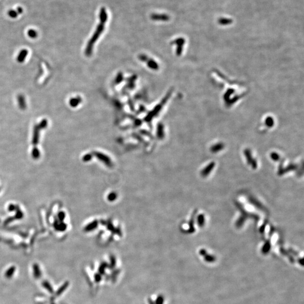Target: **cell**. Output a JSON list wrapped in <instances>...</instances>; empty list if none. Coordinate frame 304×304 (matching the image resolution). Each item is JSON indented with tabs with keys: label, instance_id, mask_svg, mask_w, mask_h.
<instances>
[{
	"label": "cell",
	"instance_id": "1",
	"mask_svg": "<svg viewBox=\"0 0 304 304\" xmlns=\"http://www.w3.org/2000/svg\"><path fill=\"white\" fill-rule=\"evenodd\" d=\"M33 274L34 277L36 279H40L42 275L41 270L40 269V266L36 263L33 265Z\"/></svg>",
	"mask_w": 304,
	"mask_h": 304
},
{
	"label": "cell",
	"instance_id": "2",
	"mask_svg": "<svg viewBox=\"0 0 304 304\" xmlns=\"http://www.w3.org/2000/svg\"><path fill=\"white\" fill-rule=\"evenodd\" d=\"M28 53L27 50H21L18 56V58H17L18 62L19 63H23L26 58Z\"/></svg>",
	"mask_w": 304,
	"mask_h": 304
},
{
	"label": "cell",
	"instance_id": "3",
	"mask_svg": "<svg viewBox=\"0 0 304 304\" xmlns=\"http://www.w3.org/2000/svg\"><path fill=\"white\" fill-rule=\"evenodd\" d=\"M215 163L212 162L209 165L206 167V168H204L201 172V174L203 176H206L208 175V174L212 170L213 167H215Z\"/></svg>",
	"mask_w": 304,
	"mask_h": 304
},
{
	"label": "cell",
	"instance_id": "4",
	"mask_svg": "<svg viewBox=\"0 0 304 304\" xmlns=\"http://www.w3.org/2000/svg\"><path fill=\"white\" fill-rule=\"evenodd\" d=\"M15 270H16V267H14V266H12V267H10L6 271L5 273V277L6 278H7V279H10L11 278H12V277L13 276V275L14 274V273L15 272Z\"/></svg>",
	"mask_w": 304,
	"mask_h": 304
},
{
	"label": "cell",
	"instance_id": "5",
	"mask_svg": "<svg viewBox=\"0 0 304 304\" xmlns=\"http://www.w3.org/2000/svg\"><path fill=\"white\" fill-rule=\"evenodd\" d=\"M18 100V103H19V105L20 108L22 109H24L26 108V100H25L24 97L21 95H19Z\"/></svg>",
	"mask_w": 304,
	"mask_h": 304
},
{
	"label": "cell",
	"instance_id": "6",
	"mask_svg": "<svg viewBox=\"0 0 304 304\" xmlns=\"http://www.w3.org/2000/svg\"><path fill=\"white\" fill-rule=\"evenodd\" d=\"M152 18L154 20H162L167 21L169 19V17L166 15H160V14H153Z\"/></svg>",
	"mask_w": 304,
	"mask_h": 304
},
{
	"label": "cell",
	"instance_id": "7",
	"mask_svg": "<svg viewBox=\"0 0 304 304\" xmlns=\"http://www.w3.org/2000/svg\"><path fill=\"white\" fill-rule=\"evenodd\" d=\"M270 248H271L270 242L269 240V241L267 240V242H265V243L264 244V245L262 248V253L267 254L270 251Z\"/></svg>",
	"mask_w": 304,
	"mask_h": 304
},
{
	"label": "cell",
	"instance_id": "8",
	"mask_svg": "<svg viewBox=\"0 0 304 304\" xmlns=\"http://www.w3.org/2000/svg\"><path fill=\"white\" fill-rule=\"evenodd\" d=\"M42 284L43 287L45 288V289H46L50 293H51V294L53 293V287L51 286V285L50 284V283L48 282V281H44L42 283Z\"/></svg>",
	"mask_w": 304,
	"mask_h": 304
},
{
	"label": "cell",
	"instance_id": "9",
	"mask_svg": "<svg viewBox=\"0 0 304 304\" xmlns=\"http://www.w3.org/2000/svg\"><path fill=\"white\" fill-rule=\"evenodd\" d=\"M69 286V283L68 282H66L60 287V288L58 289L56 293V295L57 296H59L61 294H63L64 292V291L67 288V287H68Z\"/></svg>",
	"mask_w": 304,
	"mask_h": 304
},
{
	"label": "cell",
	"instance_id": "10",
	"mask_svg": "<svg viewBox=\"0 0 304 304\" xmlns=\"http://www.w3.org/2000/svg\"><path fill=\"white\" fill-rule=\"evenodd\" d=\"M203 257H204V260L207 262H213L216 261L215 256L211 255H209L207 253V252L203 256Z\"/></svg>",
	"mask_w": 304,
	"mask_h": 304
},
{
	"label": "cell",
	"instance_id": "11",
	"mask_svg": "<svg viewBox=\"0 0 304 304\" xmlns=\"http://www.w3.org/2000/svg\"><path fill=\"white\" fill-rule=\"evenodd\" d=\"M280 251L284 256L287 257V258L289 259V260L290 261V262H291L292 263H294V262L295 261H294V259L293 256H292L291 255H289L288 252H287L284 249H283L282 248L280 249Z\"/></svg>",
	"mask_w": 304,
	"mask_h": 304
},
{
	"label": "cell",
	"instance_id": "12",
	"mask_svg": "<svg viewBox=\"0 0 304 304\" xmlns=\"http://www.w3.org/2000/svg\"><path fill=\"white\" fill-rule=\"evenodd\" d=\"M231 22H232V21L230 19H228V18H220L219 20V23L222 25L229 24H230Z\"/></svg>",
	"mask_w": 304,
	"mask_h": 304
},
{
	"label": "cell",
	"instance_id": "13",
	"mask_svg": "<svg viewBox=\"0 0 304 304\" xmlns=\"http://www.w3.org/2000/svg\"><path fill=\"white\" fill-rule=\"evenodd\" d=\"M107 13L105 12V10L104 9H101L100 12V19L103 23H104L107 21Z\"/></svg>",
	"mask_w": 304,
	"mask_h": 304
},
{
	"label": "cell",
	"instance_id": "14",
	"mask_svg": "<svg viewBox=\"0 0 304 304\" xmlns=\"http://www.w3.org/2000/svg\"><path fill=\"white\" fill-rule=\"evenodd\" d=\"M80 103V98H74L70 100V104L72 107H76Z\"/></svg>",
	"mask_w": 304,
	"mask_h": 304
},
{
	"label": "cell",
	"instance_id": "15",
	"mask_svg": "<svg viewBox=\"0 0 304 304\" xmlns=\"http://www.w3.org/2000/svg\"><path fill=\"white\" fill-rule=\"evenodd\" d=\"M48 122L47 120L44 119H43L41 122L40 123L38 126H39V127H40L41 129H42V128L43 129V128L46 127V126H48Z\"/></svg>",
	"mask_w": 304,
	"mask_h": 304
},
{
	"label": "cell",
	"instance_id": "16",
	"mask_svg": "<svg viewBox=\"0 0 304 304\" xmlns=\"http://www.w3.org/2000/svg\"><path fill=\"white\" fill-rule=\"evenodd\" d=\"M198 224L200 226H202L203 225H204V218L203 215H201L200 216H199L198 219Z\"/></svg>",
	"mask_w": 304,
	"mask_h": 304
},
{
	"label": "cell",
	"instance_id": "17",
	"mask_svg": "<svg viewBox=\"0 0 304 304\" xmlns=\"http://www.w3.org/2000/svg\"><path fill=\"white\" fill-rule=\"evenodd\" d=\"M245 155H246V157H247V160H248V162L249 163H252V162L253 160L252 159L251 154L250 153V152H247V151H246V152H245Z\"/></svg>",
	"mask_w": 304,
	"mask_h": 304
},
{
	"label": "cell",
	"instance_id": "18",
	"mask_svg": "<svg viewBox=\"0 0 304 304\" xmlns=\"http://www.w3.org/2000/svg\"><path fill=\"white\" fill-rule=\"evenodd\" d=\"M163 296H160L157 299V301H156V304H163Z\"/></svg>",
	"mask_w": 304,
	"mask_h": 304
},
{
	"label": "cell",
	"instance_id": "19",
	"mask_svg": "<svg viewBox=\"0 0 304 304\" xmlns=\"http://www.w3.org/2000/svg\"><path fill=\"white\" fill-rule=\"evenodd\" d=\"M105 265H106V264H105V263H104V264H102L101 266L100 267H99V272L101 274H104Z\"/></svg>",
	"mask_w": 304,
	"mask_h": 304
},
{
	"label": "cell",
	"instance_id": "20",
	"mask_svg": "<svg viewBox=\"0 0 304 304\" xmlns=\"http://www.w3.org/2000/svg\"><path fill=\"white\" fill-rule=\"evenodd\" d=\"M271 157H272V159H273V160H278V158H279V156H278V155H277V154H275V153H273V154H272V155H271Z\"/></svg>",
	"mask_w": 304,
	"mask_h": 304
},
{
	"label": "cell",
	"instance_id": "21",
	"mask_svg": "<svg viewBox=\"0 0 304 304\" xmlns=\"http://www.w3.org/2000/svg\"><path fill=\"white\" fill-rule=\"evenodd\" d=\"M95 279L96 282H99V281L101 280V277L99 274H96L95 275Z\"/></svg>",
	"mask_w": 304,
	"mask_h": 304
},
{
	"label": "cell",
	"instance_id": "22",
	"mask_svg": "<svg viewBox=\"0 0 304 304\" xmlns=\"http://www.w3.org/2000/svg\"><path fill=\"white\" fill-rule=\"evenodd\" d=\"M289 251L291 253H292V255H294V256H299V254L297 253V252H296L295 251H294V250H292V249H291V248H289Z\"/></svg>",
	"mask_w": 304,
	"mask_h": 304
},
{
	"label": "cell",
	"instance_id": "23",
	"mask_svg": "<svg viewBox=\"0 0 304 304\" xmlns=\"http://www.w3.org/2000/svg\"><path fill=\"white\" fill-rule=\"evenodd\" d=\"M29 36H30V37H36V33L35 32H33V31L32 33L31 32H29Z\"/></svg>",
	"mask_w": 304,
	"mask_h": 304
},
{
	"label": "cell",
	"instance_id": "24",
	"mask_svg": "<svg viewBox=\"0 0 304 304\" xmlns=\"http://www.w3.org/2000/svg\"><path fill=\"white\" fill-rule=\"evenodd\" d=\"M298 262H299V264H300L301 266H303L304 264H303V258H301L298 260Z\"/></svg>",
	"mask_w": 304,
	"mask_h": 304
}]
</instances>
